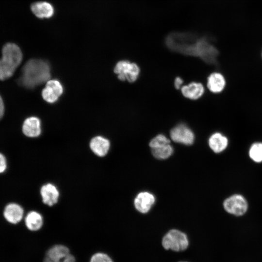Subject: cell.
<instances>
[{
	"label": "cell",
	"mask_w": 262,
	"mask_h": 262,
	"mask_svg": "<svg viewBox=\"0 0 262 262\" xmlns=\"http://www.w3.org/2000/svg\"><path fill=\"white\" fill-rule=\"evenodd\" d=\"M165 43L173 51L199 57L209 63H215L218 54V50L206 37L190 33H172L166 37Z\"/></svg>",
	"instance_id": "6da1fadb"
},
{
	"label": "cell",
	"mask_w": 262,
	"mask_h": 262,
	"mask_svg": "<svg viewBox=\"0 0 262 262\" xmlns=\"http://www.w3.org/2000/svg\"><path fill=\"white\" fill-rule=\"evenodd\" d=\"M50 77L48 63L40 59H31L23 66L19 82L25 87L33 88L48 81Z\"/></svg>",
	"instance_id": "7a4b0ae2"
},
{
	"label": "cell",
	"mask_w": 262,
	"mask_h": 262,
	"mask_svg": "<svg viewBox=\"0 0 262 262\" xmlns=\"http://www.w3.org/2000/svg\"><path fill=\"white\" fill-rule=\"evenodd\" d=\"M0 59V80L11 77L22 62L23 55L20 48L12 42L6 43L2 47Z\"/></svg>",
	"instance_id": "3957f363"
},
{
	"label": "cell",
	"mask_w": 262,
	"mask_h": 262,
	"mask_svg": "<svg viewBox=\"0 0 262 262\" xmlns=\"http://www.w3.org/2000/svg\"><path fill=\"white\" fill-rule=\"evenodd\" d=\"M162 244L166 250L180 252L187 248L189 240L185 233L178 229H172L163 237Z\"/></svg>",
	"instance_id": "277c9868"
},
{
	"label": "cell",
	"mask_w": 262,
	"mask_h": 262,
	"mask_svg": "<svg viewBox=\"0 0 262 262\" xmlns=\"http://www.w3.org/2000/svg\"><path fill=\"white\" fill-rule=\"evenodd\" d=\"M223 207L226 213L236 216H241L246 213L248 204L244 196L240 194H234L224 200Z\"/></svg>",
	"instance_id": "5b68a950"
},
{
	"label": "cell",
	"mask_w": 262,
	"mask_h": 262,
	"mask_svg": "<svg viewBox=\"0 0 262 262\" xmlns=\"http://www.w3.org/2000/svg\"><path fill=\"white\" fill-rule=\"evenodd\" d=\"M140 71V68L136 63L128 60L118 62L114 68L115 73L117 75L120 81L127 80L131 83L134 82L138 79Z\"/></svg>",
	"instance_id": "8992f818"
},
{
	"label": "cell",
	"mask_w": 262,
	"mask_h": 262,
	"mask_svg": "<svg viewBox=\"0 0 262 262\" xmlns=\"http://www.w3.org/2000/svg\"><path fill=\"white\" fill-rule=\"evenodd\" d=\"M169 134L174 142L187 146L192 145L195 139L192 130L184 123H180L173 127Z\"/></svg>",
	"instance_id": "52a82bcc"
},
{
	"label": "cell",
	"mask_w": 262,
	"mask_h": 262,
	"mask_svg": "<svg viewBox=\"0 0 262 262\" xmlns=\"http://www.w3.org/2000/svg\"><path fill=\"white\" fill-rule=\"evenodd\" d=\"M44 262H75V259L67 247L58 245L49 249Z\"/></svg>",
	"instance_id": "ba28073f"
},
{
	"label": "cell",
	"mask_w": 262,
	"mask_h": 262,
	"mask_svg": "<svg viewBox=\"0 0 262 262\" xmlns=\"http://www.w3.org/2000/svg\"><path fill=\"white\" fill-rule=\"evenodd\" d=\"M63 92L61 83L55 80L47 81L45 87L42 91L43 99L48 102L53 103L57 100Z\"/></svg>",
	"instance_id": "9c48e42d"
},
{
	"label": "cell",
	"mask_w": 262,
	"mask_h": 262,
	"mask_svg": "<svg viewBox=\"0 0 262 262\" xmlns=\"http://www.w3.org/2000/svg\"><path fill=\"white\" fill-rule=\"evenodd\" d=\"M155 202L154 196L148 192L138 193L134 200L135 209L140 213H146L151 209Z\"/></svg>",
	"instance_id": "30bf717a"
},
{
	"label": "cell",
	"mask_w": 262,
	"mask_h": 262,
	"mask_svg": "<svg viewBox=\"0 0 262 262\" xmlns=\"http://www.w3.org/2000/svg\"><path fill=\"white\" fill-rule=\"evenodd\" d=\"M180 90L184 97L191 100L199 99L205 91L203 84L196 82H192L187 84L183 85Z\"/></svg>",
	"instance_id": "8fae6325"
},
{
	"label": "cell",
	"mask_w": 262,
	"mask_h": 262,
	"mask_svg": "<svg viewBox=\"0 0 262 262\" xmlns=\"http://www.w3.org/2000/svg\"><path fill=\"white\" fill-rule=\"evenodd\" d=\"M208 145L214 153H220L227 148L229 145V140L221 133L216 132L209 137Z\"/></svg>",
	"instance_id": "7c38bea8"
},
{
	"label": "cell",
	"mask_w": 262,
	"mask_h": 262,
	"mask_svg": "<svg viewBox=\"0 0 262 262\" xmlns=\"http://www.w3.org/2000/svg\"><path fill=\"white\" fill-rule=\"evenodd\" d=\"M22 131L26 136L29 137L38 136L41 132L39 119L35 116L26 119L23 124Z\"/></svg>",
	"instance_id": "4fadbf2b"
},
{
	"label": "cell",
	"mask_w": 262,
	"mask_h": 262,
	"mask_svg": "<svg viewBox=\"0 0 262 262\" xmlns=\"http://www.w3.org/2000/svg\"><path fill=\"white\" fill-rule=\"evenodd\" d=\"M226 80L224 76L219 72H213L207 78V86L213 93H219L224 89Z\"/></svg>",
	"instance_id": "5bb4252c"
},
{
	"label": "cell",
	"mask_w": 262,
	"mask_h": 262,
	"mask_svg": "<svg viewBox=\"0 0 262 262\" xmlns=\"http://www.w3.org/2000/svg\"><path fill=\"white\" fill-rule=\"evenodd\" d=\"M32 13L38 18H49L54 14L52 5L46 1H37L31 5Z\"/></svg>",
	"instance_id": "9a60e30c"
},
{
	"label": "cell",
	"mask_w": 262,
	"mask_h": 262,
	"mask_svg": "<svg viewBox=\"0 0 262 262\" xmlns=\"http://www.w3.org/2000/svg\"><path fill=\"white\" fill-rule=\"evenodd\" d=\"M3 213L8 222L16 224L21 220L23 215V210L17 204L10 203L6 206Z\"/></svg>",
	"instance_id": "2e32d148"
},
{
	"label": "cell",
	"mask_w": 262,
	"mask_h": 262,
	"mask_svg": "<svg viewBox=\"0 0 262 262\" xmlns=\"http://www.w3.org/2000/svg\"><path fill=\"white\" fill-rule=\"evenodd\" d=\"M40 193L45 204L52 206L57 202L59 193L54 185L48 183L43 185L41 188Z\"/></svg>",
	"instance_id": "e0dca14e"
},
{
	"label": "cell",
	"mask_w": 262,
	"mask_h": 262,
	"mask_svg": "<svg viewBox=\"0 0 262 262\" xmlns=\"http://www.w3.org/2000/svg\"><path fill=\"white\" fill-rule=\"evenodd\" d=\"M110 146L109 141L100 136L94 137L90 143V147L97 155L103 157L108 152Z\"/></svg>",
	"instance_id": "ac0fdd59"
},
{
	"label": "cell",
	"mask_w": 262,
	"mask_h": 262,
	"mask_svg": "<svg viewBox=\"0 0 262 262\" xmlns=\"http://www.w3.org/2000/svg\"><path fill=\"white\" fill-rule=\"evenodd\" d=\"M25 225L31 231L39 230L43 225L42 217L40 213L32 211L28 213L25 218Z\"/></svg>",
	"instance_id": "d6986e66"
},
{
	"label": "cell",
	"mask_w": 262,
	"mask_h": 262,
	"mask_svg": "<svg viewBox=\"0 0 262 262\" xmlns=\"http://www.w3.org/2000/svg\"><path fill=\"white\" fill-rule=\"evenodd\" d=\"M173 148L170 144L159 147L151 148L152 155L155 158L160 160L168 158L173 154Z\"/></svg>",
	"instance_id": "ffe728a7"
},
{
	"label": "cell",
	"mask_w": 262,
	"mask_h": 262,
	"mask_svg": "<svg viewBox=\"0 0 262 262\" xmlns=\"http://www.w3.org/2000/svg\"><path fill=\"white\" fill-rule=\"evenodd\" d=\"M250 159L256 163H262V142H254L248 149Z\"/></svg>",
	"instance_id": "44dd1931"
},
{
	"label": "cell",
	"mask_w": 262,
	"mask_h": 262,
	"mask_svg": "<svg viewBox=\"0 0 262 262\" xmlns=\"http://www.w3.org/2000/svg\"><path fill=\"white\" fill-rule=\"evenodd\" d=\"M170 140L165 135L159 134L154 137L149 142V146L154 148L170 144Z\"/></svg>",
	"instance_id": "7402d4cb"
},
{
	"label": "cell",
	"mask_w": 262,
	"mask_h": 262,
	"mask_svg": "<svg viewBox=\"0 0 262 262\" xmlns=\"http://www.w3.org/2000/svg\"><path fill=\"white\" fill-rule=\"evenodd\" d=\"M90 262H113L111 258L103 253H97L93 255Z\"/></svg>",
	"instance_id": "603a6c76"
},
{
	"label": "cell",
	"mask_w": 262,
	"mask_h": 262,
	"mask_svg": "<svg viewBox=\"0 0 262 262\" xmlns=\"http://www.w3.org/2000/svg\"><path fill=\"white\" fill-rule=\"evenodd\" d=\"M184 82L183 80L180 77H176L174 80V86L177 90L180 89L183 85Z\"/></svg>",
	"instance_id": "cb8c5ba5"
},
{
	"label": "cell",
	"mask_w": 262,
	"mask_h": 262,
	"mask_svg": "<svg viewBox=\"0 0 262 262\" xmlns=\"http://www.w3.org/2000/svg\"><path fill=\"white\" fill-rule=\"evenodd\" d=\"M6 168V161L5 157L0 153V173L3 172Z\"/></svg>",
	"instance_id": "d4e9b609"
},
{
	"label": "cell",
	"mask_w": 262,
	"mask_h": 262,
	"mask_svg": "<svg viewBox=\"0 0 262 262\" xmlns=\"http://www.w3.org/2000/svg\"><path fill=\"white\" fill-rule=\"evenodd\" d=\"M4 113V105L1 97L0 95V120L2 118Z\"/></svg>",
	"instance_id": "484cf974"
},
{
	"label": "cell",
	"mask_w": 262,
	"mask_h": 262,
	"mask_svg": "<svg viewBox=\"0 0 262 262\" xmlns=\"http://www.w3.org/2000/svg\"><path fill=\"white\" fill-rule=\"evenodd\" d=\"M187 262L181 261V262Z\"/></svg>",
	"instance_id": "4316f807"
}]
</instances>
